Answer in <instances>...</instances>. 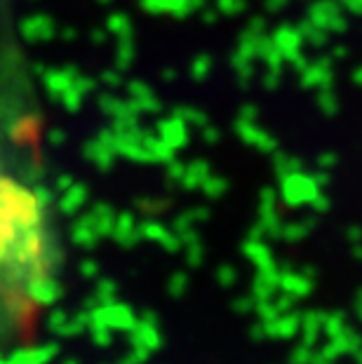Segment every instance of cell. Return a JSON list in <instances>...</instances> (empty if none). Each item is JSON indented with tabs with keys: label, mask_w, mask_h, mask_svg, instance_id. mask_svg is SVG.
Instances as JSON below:
<instances>
[{
	"label": "cell",
	"mask_w": 362,
	"mask_h": 364,
	"mask_svg": "<svg viewBox=\"0 0 362 364\" xmlns=\"http://www.w3.org/2000/svg\"><path fill=\"white\" fill-rule=\"evenodd\" d=\"M48 200L0 172V289L24 291L31 277L50 273L55 254L45 230Z\"/></svg>",
	"instance_id": "1"
},
{
	"label": "cell",
	"mask_w": 362,
	"mask_h": 364,
	"mask_svg": "<svg viewBox=\"0 0 362 364\" xmlns=\"http://www.w3.org/2000/svg\"><path fill=\"white\" fill-rule=\"evenodd\" d=\"M129 343H132V353L142 362L149 360L151 353L160 348V334H158L156 322L144 320V317L142 320H137L134 327L129 329Z\"/></svg>",
	"instance_id": "2"
},
{
	"label": "cell",
	"mask_w": 362,
	"mask_h": 364,
	"mask_svg": "<svg viewBox=\"0 0 362 364\" xmlns=\"http://www.w3.org/2000/svg\"><path fill=\"white\" fill-rule=\"evenodd\" d=\"M24 291H26V296L33 301V304H38V306H50V304H55V301L61 296V294H59V284L52 280L48 273L31 277V280L26 282V287H24Z\"/></svg>",
	"instance_id": "3"
},
{
	"label": "cell",
	"mask_w": 362,
	"mask_h": 364,
	"mask_svg": "<svg viewBox=\"0 0 362 364\" xmlns=\"http://www.w3.org/2000/svg\"><path fill=\"white\" fill-rule=\"evenodd\" d=\"M85 329H90V313L87 311L78 313V317H73V320H66L64 327L59 329V334L61 336H78Z\"/></svg>",
	"instance_id": "4"
},
{
	"label": "cell",
	"mask_w": 362,
	"mask_h": 364,
	"mask_svg": "<svg viewBox=\"0 0 362 364\" xmlns=\"http://www.w3.org/2000/svg\"><path fill=\"white\" fill-rule=\"evenodd\" d=\"M90 331H92V341L99 346H111L113 341V329L109 327V324L104 322H90Z\"/></svg>",
	"instance_id": "5"
},
{
	"label": "cell",
	"mask_w": 362,
	"mask_h": 364,
	"mask_svg": "<svg viewBox=\"0 0 362 364\" xmlns=\"http://www.w3.org/2000/svg\"><path fill=\"white\" fill-rule=\"evenodd\" d=\"M95 296H97L99 304H113V301H115V284L109 282V280L99 282Z\"/></svg>",
	"instance_id": "6"
},
{
	"label": "cell",
	"mask_w": 362,
	"mask_h": 364,
	"mask_svg": "<svg viewBox=\"0 0 362 364\" xmlns=\"http://www.w3.org/2000/svg\"><path fill=\"white\" fill-rule=\"evenodd\" d=\"M66 320H68V315L64 311H55V313L50 315V329L55 331V334H59V329L64 327Z\"/></svg>",
	"instance_id": "7"
},
{
	"label": "cell",
	"mask_w": 362,
	"mask_h": 364,
	"mask_svg": "<svg viewBox=\"0 0 362 364\" xmlns=\"http://www.w3.org/2000/svg\"><path fill=\"white\" fill-rule=\"evenodd\" d=\"M118 364H144V362H142L139 358H137L134 353H129V355H125V358H122Z\"/></svg>",
	"instance_id": "8"
},
{
	"label": "cell",
	"mask_w": 362,
	"mask_h": 364,
	"mask_svg": "<svg viewBox=\"0 0 362 364\" xmlns=\"http://www.w3.org/2000/svg\"><path fill=\"white\" fill-rule=\"evenodd\" d=\"M82 273H85V275H87V277H92V273H97V266H95V268H92V266H90V263H87V266H82Z\"/></svg>",
	"instance_id": "9"
},
{
	"label": "cell",
	"mask_w": 362,
	"mask_h": 364,
	"mask_svg": "<svg viewBox=\"0 0 362 364\" xmlns=\"http://www.w3.org/2000/svg\"><path fill=\"white\" fill-rule=\"evenodd\" d=\"M64 364H78V362H75V360H66Z\"/></svg>",
	"instance_id": "10"
},
{
	"label": "cell",
	"mask_w": 362,
	"mask_h": 364,
	"mask_svg": "<svg viewBox=\"0 0 362 364\" xmlns=\"http://www.w3.org/2000/svg\"><path fill=\"white\" fill-rule=\"evenodd\" d=\"M0 364H5V358H3V355H0Z\"/></svg>",
	"instance_id": "11"
}]
</instances>
